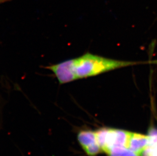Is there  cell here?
<instances>
[{
  "instance_id": "7a4b0ae2",
  "label": "cell",
  "mask_w": 157,
  "mask_h": 156,
  "mask_svg": "<svg viewBox=\"0 0 157 156\" xmlns=\"http://www.w3.org/2000/svg\"><path fill=\"white\" fill-rule=\"evenodd\" d=\"M96 132L97 141L101 150L108 153L115 147L128 148L131 133L115 129L101 128Z\"/></svg>"
},
{
  "instance_id": "ba28073f",
  "label": "cell",
  "mask_w": 157,
  "mask_h": 156,
  "mask_svg": "<svg viewBox=\"0 0 157 156\" xmlns=\"http://www.w3.org/2000/svg\"><path fill=\"white\" fill-rule=\"evenodd\" d=\"M151 63H154V64H157V60L156 61H151Z\"/></svg>"
},
{
  "instance_id": "8992f818",
  "label": "cell",
  "mask_w": 157,
  "mask_h": 156,
  "mask_svg": "<svg viewBox=\"0 0 157 156\" xmlns=\"http://www.w3.org/2000/svg\"><path fill=\"white\" fill-rule=\"evenodd\" d=\"M149 145L148 147H154L157 145V130L151 129L149 131Z\"/></svg>"
},
{
  "instance_id": "5b68a950",
  "label": "cell",
  "mask_w": 157,
  "mask_h": 156,
  "mask_svg": "<svg viewBox=\"0 0 157 156\" xmlns=\"http://www.w3.org/2000/svg\"><path fill=\"white\" fill-rule=\"evenodd\" d=\"M109 156H138L134 152L126 147H115L108 153Z\"/></svg>"
},
{
  "instance_id": "52a82bcc",
  "label": "cell",
  "mask_w": 157,
  "mask_h": 156,
  "mask_svg": "<svg viewBox=\"0 0 157 156\" xmlns=\"http://www.w3.org/2000/svg\"><path fill=\"white\" fill-rule=\"evenodd\" d=\"M12 1V0H0V4H3V3H6L8 2H10Z\"/></svg>"
},
{
  "instance_id": "3957f363",
  "label": "cell",
  "mask_w": 157,
  "mask_h": 156,
  "mask_svg": "<svg viewBox=\"0 0 157 156\" xmlns=\"http://www.w3.org/2000/svg\"><path fill=\"white\" fill-rule=\"evenodd\" d=\"M148 136L136 133H131L128 149L138 155H141L149 145Z\"/></svg>"
},
{
  "instance_id": "277c9868",
  "label": "cell",
  "mask_w": 157,
  "mask_h": 156,
  "mask_svg": "<svg viewBox=\"0 0 157 156\" xmlns=\"http://www.w3.org/2000/svg\"><path fill=\"white\" fill-rule=\"evenodd\" d=\"M77 140L83 150L97 143L96 132L90 130H82L77 133Z\"/></svg>"
},
{
  "instance_id": "6da1fadb",
  "label": "cell",
  "mask_w": 157,
  "mask_h": 156,
  "mask_svg": "<svg viewBox=\"0 0 157 156\" xmlns=\"http://www.w3.org/2000/svg\"><path fill=\"white\" fill-rule=\"evenodd\" d=\"M138 63L110 59L86 53L78 58L68 59L45 68L52 72L59 84H64Z\"/></svg>"
}]
</instances>
